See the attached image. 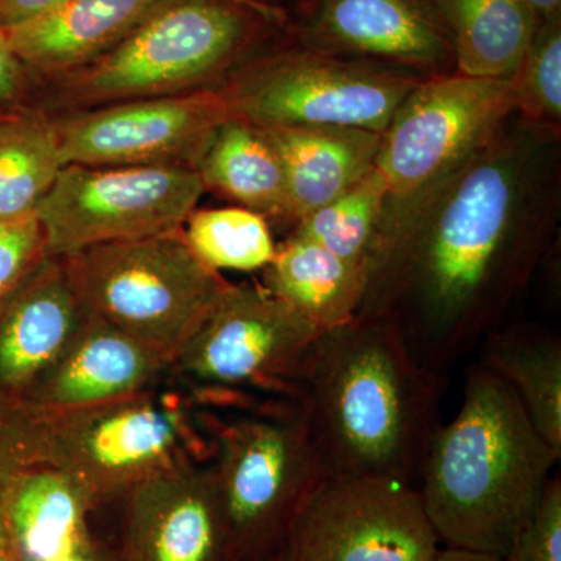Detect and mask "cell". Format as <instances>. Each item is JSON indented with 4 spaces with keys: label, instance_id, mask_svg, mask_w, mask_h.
<instances>
[{
    "label": "cell",
    "instance_id": "2",
    "mask_svg": "<svg viewBox=\"0 0 561 561\" xmlns=\"http://www.w3.org/2000/svg\"><path fill=\"white\" fill-rule=\"evenodd\" d=\"M443 391L445 378L420 364L393 321L357 316L321 332L294 401L324 478L419 486Z\"/></svg>",
    "mask_w": 561,
    "mask_h": 561
},
{
    "label": "cell",
    "instance_id": "5",
    "mask_svg": "<svg viewBox=\"0 0 561 561\" xmlns=\"http://www.w3.org/2000/svg\"><path fill=\"white\" fill-rule=\"evenodd\" d=\"M35 415L36 463L69 476L98 504L213 459L214 413L169 382L119 400Z\"/></svg>",
    "mask_w": 561,
    "mask_h": 561
},
{
    "label": "cell",
    "instance_id": "27",
    "mask_svg": "<svg viewBox=\"0 0 561 561\" xmlns=\"http://www.w3.org/2000/svg\"><path fill=\"white\" fill-rule=\"evenodd\" d=\"M181 231L197 260L219 273L264 271L278 249L268 220L242 206L195 209Z\"/></svg>",
    "mask_w": 561,
    "mask_h": 561
},
{
    "label": "cell",
    "instance_id": "24",
    "mask_svg": "<svg viewBox=\"0 0 561 561\" xmlns=\"http://www.w3.org/2000/svg\"><path fill=\"white\" fill-rule=\"evenodd\" d=\"M457 73L508 80L526 54L540 18L523 0H435Z\"/></svg>",
    "mask_w": 561,
    "mask_h": 561
},
{
    "label": "cell",
    "instance_id": "20",
    "mask_svg": "<svg viewBox=\"0 0 561 561\" xmlns=\"http://www.w3.org/2000/svg\"><path fill=\"white\" fill-rule=\"evenodd\" d=\"M286 173L290 225L359 183L376 168L382 133L342 127L264 128Z\"/></svg>",
    "mask_w": 561,
    "mask_h": 561
},
{
    "label": "cell",
    "instance_id": "36",
    "mask_svg": "<svg viewBox=\"0 0 561 561\" xmlns=\"http://www.w3.org/2000/svg\"><path fill=\"white\" fill-rule=\"evenodd\" d=\"M272 561H289V557H287L286 551L279 553L278 557H275Z\"/></svg>",
    "mask_w": 561,
    "mask_h": 561
},
{
    "label": "cell",
    "instance_id": "17",
    "mask_svg": "<svg viewBox=\"0 0 561 561\" xmlns=\"http://www.w3.org/2000/svg\"><path fill=\"white\" fill-rule=\"evenodd\" d=\"M88 316L65 260L44 257L0 308V394L21 401Z\"/></svg>",
    "mask_w": 561,
    "mask_h": 561
},
{
    "label": "cell",
    "instance_id": "28",
    "mask_svg": "<svg viewBox=\"0 0 561 561\" xmlns=\"http://www.w3.org/2000/svg\"><path fill=\"white\" fill-rule=\"evenodd\" d=\"M508 81L516 116L561 135V16L540 22Z\"/></svg>",
    "mask_w": 561,
    "mask_h": 561
},
{
    "label": "cell",
    "instance_id": "8",
    "mask_svg": "<svg viewBox=\"0 0 561 561\" xmlns=\"http://www.w3.org/2000/svg\"><path fill=\"white\" fill-rule=\"evenodd\" d=\"M181 230L62 256L88 311L171 362L230 284Z\"/></svg>",
    "mask_w": 561,
    "mask_h": 561
},
{
    "label": "cell",
    "instance_id": "33",
    "mask_svg": "<svg viewBox=\"0 0 561 561\" xmlns=\"http://www.w3.org/2000/svg\"><path fill=\"white\" fill-rule=\"evenodd\" d=\"M69 0H0V25L21 24L60 9Z\"/></svg>",
    "mask_w": 561,
    "mask_h": 561
},
{
    "label": "cell",
    "instance_id": "10",
    "mask_svg": "<svg viewBox=\"0 0 561 561\" xmlns=\"http://www.w3.org/2000/svg\"><path fill=\"white\" fill-rule=\"evenodd\" d=\"M205 192L197 171L181 165L69 164L35 217L46 256L62 257L101 243L180 230Z\"/></svg>",
    "mask_w": 561,
    "mask_h": 561
},
{
    "label": "cell",
    "instance_id": "26",
    "mask_svg": "<svg viewBox=\"0 0 561 561\" xmlns=\"http://www.w3.org/2000/svg\"><path fill=\"white\" fill-rule=\"evenodd\" d=\"M387 201V181L375 168L337 198L298 220L290 234L319 243L368 271Z\"/></svg>",
    "mask_w": 561,
    "mask_h": 561
},
{
    "label": "cell",
    "instance_id": "34",
    "mask_svg": "<svg viewBox=\"0 0 561 561\" xmlns=\"http://www.w3.org/2000/svg\"><path fill=\"white\" fill-rule=\"evenodd\" d=\"M434 561H501L489 553L463 551V549L440 548Z\"/></svg>",
    "mask_w": 561,
    "mask_h": 561
},
{
    "label": "cell",
    "instance_id": "35",
    "mask_svg": "<svg viewBox=\"0 0 561 561\" xmlns=\"http://www.w3.org/2000/svg\"><path fill=\"white\" fill-rule=\"evenodd\" d=\"M540 21L561 16V0H523Z\"/></svg>",
    "mask_w": 561,
    "mask_h": 561
},
{
    "label": "cell",
    "instance_id": "11",
    "mask_svg": "<svg viewBox=\"0 0 561 561\" xmlns=\"http://www.w3.org/2000/svg\"><path fill=\"white\" fill-rule=\"evenodd\" d=\"M513 114L508 80L457 72L421 80L382 133L376 169L389 198L411 197L442 179Z\"/></svg>",
    "mask_w": 561,
    "mask_h": 561
},
{
    "label": "cell",
    "instance_id": "30",
    "mask_svg": "<svg viewBox=\"0 0 561 561\" xmlns=\"http://www.w3.org/2000/svg\"><path fill=\"white\" fill-rule=\"evenodd\" d=\"M46 257L43 228L35 216L0 221V308Z\"/></svg>",
    "mask_w": 561,
    "mask_h": 561
},
{
    "label": "cell",
    "instance_id": "29",
    "mask_svg": "<svg viewBox=\"0 0 561 561\" xmlns=\"http://www.w3.org/2000/svg\"><path fill=\"white\" fill-rule=\"evenodd\" d=\"M38 459L36 415L22 402L0 394V561H18L9 518L14 482Z\"/></svg>",
    "mask_w": 561,
    "mask_h": 561
},
{
    "label": "cell",
    "instance_id": "23",
    "mask_svg": "<svg viewBox=\"0 0 561 561\" xmlns=\"http://www.w3.org/2000/svg\"><path fill=\"white\" fill-rule=\"evenodd\" d=\"M481 365L515 390L535 430L561 454V341L529 323L504 324L481 343Z\"/></svg>",
    "mask_w": 561,
    "mask_h": 561
},
{
    "label": "cell",
    "instance_id": "15",
    "mask_svg": "<svg viewBox=\"0 0 561 561\" xmlns=\"http://www.w3.org/2000/svg\"><path fill=\"white\" fill-rule=\"evenodd\" d=\"M119 561H234L213 465L133 486Z\"/></svg>",
    "mask_w": 561,
    "mask_h": 561
},
{
    "label": "cell",
    "instance_id": "22",
    "mask_svg": "<svg viewBox=\"0 0 561 561\" xmlns=\"http://www.w3.org/2000/svg\"><path fill=\"white\" fill-rule=\"evenodd\" d=\"M195 171L206 191L290 225L286 173L264 128L231 116L210 139Z\"/></svg>",
    "mask_w": 561,
    "mask_h": 561
},
{
    "label": "cell",
    "instance_id": "38",
    "mask_svg": "<svg viewBox=\"0 0 561 561\" xmlns=\"http://www.w3.org/2000/svg\"><path fill=\"white\" fill-rule=\"evenodd\" d=\"M3 116H5V114L0 113V119H2Z\"/></svg>",
    "mask_w": 561,
    "mask_h": 561
},
{
    "label": "cell",
    "instance_id": "19",
    "mask_svg": "<svg viewBox=\"0 0 561 561\" xmlns=\"http://www.w3.org/2000/svg\"><path fill=\"white\" fill-rule=\"evenodd\" d=\"M168 0H69L60 9L3 27L22 65L62 77L94 61Z\"/></svg>",
    "mask_w": 561,
    "mask_h": 561
},
{
    "label": "cell",
    "instance_id": "32",
    "mask_svg": "<svg viewBox=\"0 0 561 561\" xmlns=\"http://www.w3.org/2000/svg\"><path fill=\"white\" fill-rule=\"evenodd\" d=\"M22 87V62L11 50L5 31L0 25V102L14 101L20 95Z\"/></svg>",
    "mask_w": 561,
    "mask_h": 561
},
{
    "label": "cell",
    "instance_id": "7",
    "mask_svg": "<svg viewBox=\"0 0 561 561\" xmlns=\"http://www.w3.org/2000/svg\"><path fill=\"white\" fill-rule=\"evenodd\" d=\"M213 465L234 561H272L324 479L300 408L264 402L213 420Z\"/></svg>",
    "mask_w": 561,
    "mask_h": 561
},
{
    "label": "cell",
    "instance_id": "4",
    "mask_svg": "<svg viewBox=\"0 0 561 561\" xmlns=\"http://www.w3.org/2000/svg\"><path fill=\"white\" fill-rule=\"evenodd\" d=\"M271 24L286 21L253 0H168L113 49L58 77V102L80 111L216 90Z\"/></svg>",
    "mask_w": 561,
    "mask_h": 561
},
{
    "label": "cell",
    "instance_id": "9",
    "mask_svg": "<svg viewBox=\"0 0 561 561\" xmlns=\"http://www.w3.org/2000/svg\"><path fill=\"white\" fill-rule=\"evenodd\" d=\"M423 79L408 70L289 43L251 58L216 90L232 117L257 127L383 133L405 95Z\"/></svg>",
    "mask_w": 561,
    "mask_h": 561
},
{
    "label": "cell",
    "instance_id": "16",
    "mask_svg": "<svg viewBox=\"0 0 561 561\" xmlns=\"http://www.w3.org/2000/svg\"><path fill=\"white\" fill-rule=\"evenodd\" d=\"M171 360L90 312L65 353L20 402L35 412L87 408L168 382Z\"/></svg>",
    "mask_w": 561,
    "mask_h": 561
},
{
    "label": "cell",
    "instance_id": "18",
    "mask_svg": "<svg viewBox=\"0 0 561 561\" xmlns=\"http://www.w3.org/2000/svg\"><path fill=\"white\" fill-rule=\"evenodd\" d=\"M98 505L61 471L43 463L25 468L9 500L18 561H113L92 531Z\"/></svg>",
    "mask_w": 561,
    "mask_h": 561
},
{
    "label": "cell",
    "instance_id": "21",
    "mask_svg": "<svg viewBox=\"0 0 561 561\" xmlns=\"http://www.w3.org/2000/svg\"><path fill=\"white\" fill-rule=\"evenodd\" d=\"M367 279L364 265L291 234L262 271V287L320 332L356 319Z\"/></svg>",
    "mask_w": 561,
    "mask_h": 561
},
{
    "label": "cell",
    "instance_id": "3",
    "mask_svg": "<svg viewBox=\"0 0 561 561\" xmlns=\"http://www.w3.org/2000/svg\"><path fill=\"white\" fill-rule=\"evenodd\" d=\"M560 459L515 390L472 365L460 411L435 434L419 483L443 548L502 559L537 512Z\"/></svg>",
    "mask_w": 561,
    "mask_h": 561
},
{
    "label": "cell",
    "instance_id": "6",
    "mask_svg": "<svg viewBox=\"0 0 561 561\" xmlns=\"http://www.w3.org/2000/svg\"><path fill=\"white\" fill-rule=\"evenodd\" d=\"M320 334L264 287L230 283L173 357L168 382L209 412L295 400Z\"/></svg>",
    "mask_w": 561,
    "mask_h": 561
},
{
    "label": "cell",
    "instance_id": "37",
    "mask_svg": "<svg viewBox=\"0 0 561 561\" xmlns=\"http://www.w3.org/2000/svg\"><path fill=\"white\" fill-rule=\"evenodd\" d=\"M253 2L261 3V5L271 7L267 3V0H253Z\"/></svg>",
    "mask_w": 561,
    "mask_h": 561
},
{
    "label": "cell",
    "instance_id": "1",
    "mask_svg": "<svg viewBox=\"0 0 561 561\" xmlns=\"http://www.w3.org/2000/svg\"><path fill=\"white\" fill-rule=\"evenodd\" d=\"M561 135L508 117L467 160L389 198L357 316L393 321L445 378L504 327L559 231Z\"/></svg>",
    "mask_w": 561,
    "mask_h": 561
},
{
    "label": "cell",
    "instance_id": "31",
    "mask_svg": "<svg viewBox=\"0 0 561 561\" xmlns=\"http://www.w3.org/2000/svg\"><path fill=\"white\" fill-rule=\"evenodd\" d=\"M501 561H561V479L552 476L541 504Z\"/></svg>",
    "mask_w": 561,
    "mask_h": 561
},
{
    "label": "cell",
    "instance_id": "12",
    "mask_svg": "<svg viewBox=\"0 0 561 561\" xmlns=\"http://www.w3.org/2000/svg\"><path fill=\"white\" fill-rule=\"evenodd\" d=\"M442 545L419 486L386 478H324L287 537L289 561H434Z\"/></svg>",
    "mask_w": 561,
    "mask_h": 561
},
{
    "label": "cell",
    "instance_id": "25",
    "mask_svg": "<svg viewBox=\"0 0 561 561\" xmlns=\"http://www.w3.org/2000/svg\"><path fill=\"white\" fill-rule=\"evenodd\" d=\"M62 168L54 119L5 114L0 119V221L35 216Z\"/></svg>",
    "mask_w": 561,
    "mask_h": 561
},
{
    "label": "cell",
    "instance_id": "13",
    "mask_svg": "<svg viewBox=\"0 0 561 561\" xmlns=\"http://www.w3.org/2000/svg\"><path fill=\"white\" fill-rule=\"evenodd\" d=\"M231 113L219 90L138 99L54 119L65 165L197 168Z\"/></svg>",
    "mask_w": 561,
    "mask_h": 561
},
{
    "label": "cell",
    "instance_id": "14",
    "mask_svg": "<svg viewBox=\"0 0 561 561\" xmlns=\"http://www.w3.org/2000/svg\"><path fill=\"white\" fill-rule=\"evenodd\" d=\"M290 43L408 70L456 73L451 39L435 0H301Z\"/></svg>",
    "mask_w": 561,
    "mask_h": 561
}]
</instances>
